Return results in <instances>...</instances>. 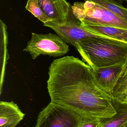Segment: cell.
I'll list each match as a JSON object with an SVG mask.
<instances>
[{
    "label": "cell",
    "instance_id": "obj_1",
    "mask_svg": "<svg viewBox=\"0 0 127 127\" xmlns=\"http://www.w3.org/2000/svg\"><path fill=\"white\" fill-rule=\"evenodd\" d=\"M47 89L51 102L83 118L103 120L116 110L110 95L98 85L91 66L74 56L54 60L49 68Z\"/></svg>",
    "mask_w": 127,
    "mask_h": 127
},
{
    "label": "cell",
    "instance_id": "obj_2",
    "mask_svg": "<svg viewBox=\"0 0 127 127\" xmlns=\"http://www.w3.org/2000/svg\"><path fill=\"white\" fill-rule=\"evenodd\" d=\"M76 49L83 62L92 68L127 63V43L109 38H93L82 40Z\"/></svg>",
    "mask_w": 127,
    "mask_h": 127
},
{
    "label": "cell",
    "instance_id": "obj_3",
    "mask_svg": "<svg viewBox=\"0 0 127 127\" xmlns=\"http://www.w3.org/2000/svg\"><path fill=\"white\" fill-rule=\"evenodd\" d=\"M74 17L82 25L114 27L127 29V22L92 1L75 2L72 6Z\"/></svg>",
    "mask_w": 127,
    "mask_h": 127
},
{
    "label": "cell",
    "instance_id": "obj_4",
    "mask_svg": "<svg viewBox=\"0 0 127 127\" xmlns=\"http://www.w3.org/2000/svg\"><path fill=\"white\" fill-rule=\"evenodd\" d=\"M69 50V47L66 42L56 34L33 32L31 39L24 50L29 53L34 60L41 55L54 57L62 56Z\"/></svg>",
    "mask_w": 127,
    "mask_h": 127
},
{
    "label": "cell",
    "instance_id": "obj_5",
    "mask_svg": "<svg viewBox=\"0 0 127 127\" xmlns=\"http://www.w3.org/2000/svg\"><path fill=\"white\" fill-rule=\"evenodd\" d=\"M82 120L72 110L51 102L40 113L35 127H80Z\"/></svg>",
    "mask_w": 127,
    "mask_h": 127
},
{
    "label": "cell",
    "instance_id": "obj_6",
    "mask_svg": "<svg viewBox=\"0 0 127 127\" xmlns=\"http://www.w3.org/2000/svg\"><path fill=\"white\" fill-rule=\"evenodd\" d=\"M43 25L53 30L57 35L65 42L75 47L78 42L87 39L93 38H111L87 30L81 25L80 22L78 19L63 22H50L43 24Z\"/></svg>",
    "mask_w": 127,
    "mask_h": 127
},
{
    "label": "cell",
    "instance_id": "obj_7",
    "mask_svg": "<svg viewBox=\"0 0 127 127\" xmlns=\"http://www.w3.org/2000/svg\"><path fill=\"white\" fill-rule=\"evenodd\" d=\"M125 65L118 64L97 68H92L96 83L104 92L112 94L122 75Z\"/></svg>",
    "mask_w": 127,
    "mask_h": 127
},
{
    "label": "cell",
    "instance_id": "obj_8",
    "mask_svg": "<svg viewBox=\"0 0 127 127\" xmlns=\"http://www.w3.org/2000/svg\"><path fill=\"white\" fill-rule=\"evenodd\" d=\"M45 14L53 22H63L76 20L72 5L66 0H38Z\"/></svg>",
    "mask_w": 127,
    "mask_h": 127
},
{
    "label": "cell",
    "instance_id": "obj_9",
    "mask_svg": "<svg viewBox=\"0 0 127 127\" xmlns=\"http://www.w3.org/2000/svg\"><path fill=\"white\" fill-rule=\"evenodd\" d=\"M25 116L13 101L0 102V127H16Z\"/></svg>",
    "mask_w": 127,
    "mask_h": 127
},
{
    "label": "cell",
    "instance_id": "obj_10",
    "mask_svg": "<svg viewBox=\"0 0 127 127\" xmlns=\"http://www.w3.org/2000/svg\"><path fill=\"white\" fill-rule=\"evenodd\" d=\"M113 102L117 113L112 118L102 120L98 127H127V103L120 102L113 98Z\"/></svg>",
    "mask_w": 127,
    "mask_h": 127
},
{
    "label": "cell",
    "instance_id": "obj_11",
    "mask_svg": "<svg viewBox=\"0 0 127 127\" xmlns=\"http://www.w3.org/2000/svg\"><path fill=\"white\" fill-rule=\"evenodd\" d=\"M81 25L90 32L127 43V29L106 26Z\"/></svg>",
    "mask_w": 127,
    "mask_h": 127
},
{
    "label": "cell",
    "instance_id": "obj_12",
    "mask_svg": "<svg viewBox=\"0 0 127 127\" xmlns=\"http://www.w3.org/2000/svg\"><path fill=\"white\" fill-rule=\"evenodd\" d=\"M7 27L5 23L0 19V32L1 48L3 50V56L1 59V73H0V95L2 91V86L3 83L5 73V67L7 63V61L9 59L7 53Z\"/></svg>",
    "mask_w": 127,
    "mask_h": 127
},
{
    "label": "cell",
    "instance_id": "obj_13",
    "mask_svg": "<svg viewBox=\"0 0 127 127\" xmlns=\"http://www.w3.org/2000/svg\"><path fill=\"white\" fill-rule=\"evenodd\" d=\"M85 1H92L101 5L127 22V8L120 6L108 0H84Z\"/></svg>",
    "mask_w": 127,
    "mask_h": 127
},
{
    "label": "cell",
    "instance_id": "obj_14",
    "mask_svg": "<svg viewBox=\"0 0 127 127\" xmlns=\"http://www.w3.org/2000/svg\"><path fill=\"white\" fill-rule=\"evenodd\" d=\"M25 9L43 24L52 21V20L44 12L40 6L38 0H28L25 6Z\"/></svg>",
    "mask_w": 127,
    "mask_h": 127
},
{
    "label": "cell",
    "instance_id": "obj_15",
    "mask_svg": "<svg viewBox=\"0 0 127 127\" xmlns=\"http://www.w3.org/2000/svg\"><path fill=\"white\" fill-rule=\"evenodd\" d=\"M112 97L121 102L125 100L127 97V77L118 82Z\"/></svg>",
    "mask_w": 127,
    "mask_h": 127
},
{
    "label": "cell",
    "instance_id": "obj_16",
    "mask_svg": "<svg viewBox=\"0 0 127 127\" xmlns=\"http://www.w3.org/2000/svg\"><path fill=\"white\" fill-rule=\"evenodd\" d=\"M102 120H92L82 118L80 127H98Z\"/></svg>",
    "mask_w": 127,
    "mask_h": 127
},
{
    "label": "cell",
    "instance_id": "obj_17",
    "mask_svg": "<svg viewBox=\"0 0 127 127\" xmlns=\"http://www.w3.org/2000/svg\"><path fill=\"white\" fill-rule=\"evenodd\" d=\"M127 77V63L125 65L124 67V69H123V72H122V74L121 76L119 79V80H123Z\"/></svg>",
    "mask_w": 127,
    "mask_h": 127
},
{
    "label": "cell",
    "instance_id": "obj_18",
    "mask_svg": "<svg viewBox=\"0 0 127 127\" xmlns=\"http://www.w3.org/2000/svg\"><path fill=\"white\" fill-rule=\"evenodd\" d=\"M108 0L120 6H123L122 4L125 1V0Z\"/></svg>",
    "mask_w": 127,
    "mask_h": 127
},
{
    "label": "cell",
    "instance_id": "obj_19",
    "mask_svg": "<svg viewBox=\"0 0 127 127\" xmlns=\"http://www.w3.org/2000/svg\"><path fill=\"white\" fill-rule=\"evenodd\" d=\"M122 103H127V98H126V99H125V100L124 101V102H122Z\"/></svg>",
    "mask_w": 127,
    "mask_h": 127
},
{
    "label": "cell",
    "instance_id": "obj_20",
    "mask_svg": "<svg viewBox=\"0 0 127 127\" xmlns=\"http://www.w3.org/2000/svg\"><path fill=\"white\" fill-rule=\"evenodd\" d=\"M125 1H127V0H125Z\"/></svg>",
    "mask_w": 127,
    "mask_h": 127
},
{
    "label": "cell",
    "instance_id": "obj_21",
    "mask_svg": "<svg viewBox=\"0 0 127 127\" xmlns=\"http://www.w3.org/2000/svg\"></svg>",
    "mask_w": 127,
    "mask_h": 127
}]
</instances>
